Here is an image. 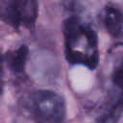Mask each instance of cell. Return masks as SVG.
<instances>
[{
	"instance_id": "5b68a950",
	"label": "cell",
	"mask_w": 123,
	"mask_h": 123,
	"mask_svg": "<svg viewBox=\"0 0 123 123\" xmlns=\"http://www.w3.org/2000/svg\"><path fill=\"white\" fill-rule=\"evenodd\" d=\"M104 25L107 31L114 37L123 38V13L118 10L107 7L103 16Z\"/></svg>"
},
{
	"instance_id": "7a4b0ae2",
	"label": "cell",
	"mask_w": 123,
	"mask_h": 123,
	"mask_svg": "<svg viewBox=\"0 0 123 123\" xmlns=\"http://www.w3.org/2000/svg\"><path fill=\"white\" fill-rule=\"evenodd\" d=\"M31 112L37 123H62L65 103L53 90H37L31 97Z\"/></svg>"
},
{
	"instance_id": "8992f818",
	"label": "cell",
	"mask_w": 123,
	"mask_h": 123,
	"mask_svg": "<svg viewBox=\"0 0 123 123\" xmlns=\"http://www.w3.org/2000/svg\"><path fill=\"white\" fill-rule=\"evenodd\" d=\"M27 57H28V47L22 45L17 50L12 51L7 55V63L12 71L16 73L21 72L25 67Z\"/></svg>"
},
{
	"instance_id": "3957f363",
	"label": "cell",
	"mask_w": 123,
	"mask_h": 123,
	"mask_svg": "<svg viewBox=\"0 0 123 123\" xmlns=\"http://www.w3.org/2000/svg\"><path fill=\"white\" fill-rule=\"evenodd\" d=\"M37 17V0H0V19L13 28H32Z\"/></svg>"
},
{
	"instance_id": "52a82bcc",
	"label": "cell",
	"mask_w": 123,
	"mask_h": 123,
	"mask_svg": "<svg viewBox=\"0 0 123 123\" xmlns=\"http://www.w3.org/2000/svg\"><path fill=\"white\" fill-rule=\"evenodd\" d=\"M112 82L123 94V63L115 68L112 74Z\"/></svg>"
},
{
	"instance_id": "6da1fadb",
	"label": "cell",
	"mask_w": 123,
	"mask_h": 123,
	"mask_svg": "<svg viewBox=\"0 0 123 123\" xmlns=\"http://www.w3.org/2000/svg\"><path fill=\"white\" fill-rule=\"evenodd\" d=\"M64 53L67 62L94 69L99 60L98 38L95 31L78 17L71 16L63 24Z\"/></svg>"
},
{
	"instance_id": "277c9868",
	"label": "cell",
	"mask_w": 123,
	"mask_h": 123,
	"mask_svg": "<svg viewBox=\"0 0 123 123\" xmlns=\"http://www.w3.org/2000/svg\"><path fill=\"white\" fill-rule=\"evenodd\" d=\"M123 113V94L111 95L100 107L96 123H118Z\"/></svg>"
},
{
	"instance_id": "ba28073f",
	"label": "cell",
	"mask_w": 123,
	"mask_h": 123,
	"mask_svg": "<svg viewBox=\"0 0 123 123\" xmlns=\"http://www.w3.org/2000/svg\"><path fill=\"white\" fill-rule=\"evenodd\" d=\"M2 88V60L0 57V90Z\"/></svg>"
}]
</instances>
